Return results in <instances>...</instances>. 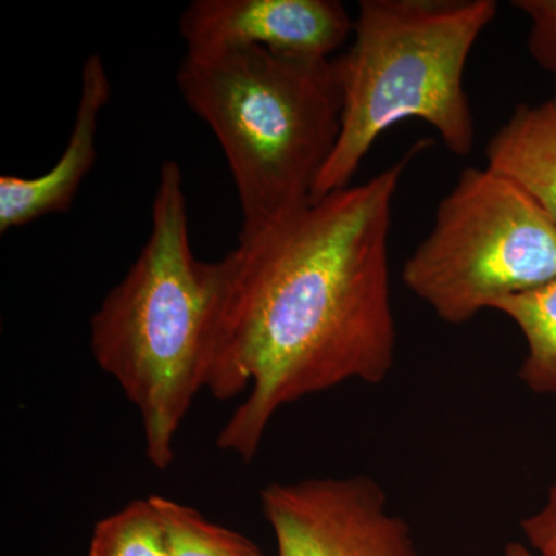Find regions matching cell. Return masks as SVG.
I'll list each match as a JSON object with an SVG mask.
<instances>
[{
	"mask_svg": "<svg viewBox=\"0 0 556 556\" xmlns=\"http://www.w3.org/2000/svg\"><path fill=\"white\" fill-rule=\"evenodd\" d=\"M338 0H193L179 17L188 54L258 47L305 60H332L353 35Z\"/></svg>",
	"mask_w": 556,
	"mask_h": 556,
	"instance_id": "52a82bcc",
	"label": "cell"
},
{
	"mask_svg": "<svg viewBox=\"0 0 556 556\" xmlns=\"http://www.w3.org/2000/svg\"><path fill=\"white\" fill-rule=\"evenodd\" d=\"M177 86L228 160L239 195V241L313 201L342 126V91L332 60L258 47L186 53Z\"/></svg>",
	"mask_w": 556,
	"mask_h": 556,
	"instance_id": "3957f363",
	"label": "cell"
},
{
	"mask_svg": "<svg viewBox=\"0 0 556 556\" xmlns=\"http://www.w3.org/2000/svg\"><path fill=\"white\" fill-rule=\"evenodd\" d=\"M511 5L532 22L527 38L530 56L556 78V0H515Z\"/></svg>",
	"mask_w": 556,
	"mask_h": 556,
	"instance_id": "4fadbf2b",
	"label": "cell"
},
{
	"mask_svg": "<svg viewBox=\"0 0 556 556\" xmlns=\"http://www.w3.org/2000/svg\"><path fill=\"white\" fill-rule=\"evenodd\" d=\"M260 500L277 556H419L412 529L365 475L276 482Z\"/></svg>",
	"mask_w": 556,
	"mask_h": 556,
	"instance_id": "8992f818",
	"label": "cell"
},
{
	"mask_svg": "<svg viewBox=\"0 0 556 556\" xmlns=\"http://www.w3.org/2000/svg\"><path fill=\"white\" fill-rule=\"evenodd\" d=\"M526 546L535 556H556V475L546 503L521 522Z\"/></svg>",
	"mask_w": 556,
	"mask_h": 556,
	"instance_id": "5bb4252c",
	"label": "cell"
},
{
	"mask_svg": "<svg viewBox=\"0 0 556 556\" xmlns=\"http://www.w3.org/2000/svg\"><path fill=\"white\" fill-rule=\"evenodd\" d=\"M225 281V257L193 255L181 167L166 161L149 239L90 320L91 354L137 408L159 470L174 463L179 428L204 391Z\"/></svg>",
	"mask_w": 556,
	"mask_h": 556,
	"instance_id": "7a4b0ae2",
	"label": "cell"
},
{
	"mask_svg": "<svg viewBox=\"0 0 556 556\" xmlns=\"http://www.w3.org/2000/svg\"><path fill=\"white\" fill-rule=\"evenodd\" d=\"M424 146L225 255L204 390L244 399L219 431L223 452L254 459L281 408L350 380L379 386L390 376L397 345L388 254L393 201Z\"/></svg>",
	"mask_w": 556,
	"mask_h": 556,
	"instance_id": "6da1fadb",
	"label": "cell"
},
{
	"mask_svg": "<svg viewBox=\"0 0 556 556\" xmlns=\"http://www.w3.org/2000/svg\"><path fill=\"white\" fill-rule=\"evenodd\" d=\"M172 556H263L254 543L208 521L195 508L163 497Z\"/></svg>",
	"mask_w": 556,
	"mask_h": 556,
	"instance_id": "7c38bea8",
	"label": "cell"
},
{
	"mask_svg": "<svg viewBox=\"0 0 556 556\" xmlns=\"http://www.w3.org/2000/svg\"><path fill=\"white\" fill-rule=\"evenodd\" d=\"M110 94L112 84L104 62L100 54H90L83 65L75 124L61 159L40 177H0V232L22 228L50 214H64L72 207L97 161L100 115Z\"/></svg>",
	"mask_w": 556,
	"mask_h": 556,
	"instance_id": "ba28073f",
	"label": "cell"
},
{
	"mask_svg": "<svg viewBox=\"0 0 556 556\" xmlns=\"http://www.w3.org/2000/svg\"><path fill=\"white\" fill-rule=\"evenodd\" d=\"M89 556H172L163 496L131 501L94 526Z\"/></svg>",
	"mask_w": 556,
	"mask_h": 556,
	"instance_id": "8fae6325",
	"label": "cell"
},
{
	"mask_svg": "<svg viewBox=\"0 0 556 556\" xmlns=\"http://www.w3.org/2000/svg\"><path fill=\"white\" fill-rule=\"evenodd\" d=\"M402 280L442 321L467 324L556 280V223L510 179L468 167L438 204Z\"/></svg>",
	"mask_w": 556,
	"mask_h": 556,
	"instance_id": "5b68a950",
	"label": "cell"
},
{
	"mask_svg": "<svg viewBox=\"0 0 556 556\" xmlns=\"http://www.w3.org/2000/svg\"><path fill=\"white\" fill-rule=\"evenodd\" d=\"M493 311L510 318L525 338L519 379L533 393L556 396V280L501 300Z\"/></svg>",
	"mask_w": 556,
	"mask_h": 556,
	"instance_id": "30bf717a",
	"label": "cell"
},
{
	"mask_svg": "<svg viewBox=\"0 0 556 556\" xmlns=\"http://www.w3.org/2000/svg\"><path fill=\"white\" fill-rule=\"evenodd\" d=\"M495 0H362L345 53L332 58L342 91L338 144L313 200L351 186L380 135L407 119L437 130L456 156L473 149L464 75L495 20Z\"/></svg>",
	"mask_w": 556,
	"mask_h": 556,
	"instance_id": "277c9868",
	"label": "cell"
},
{
	"mask_svg": "<svg viewBox=\"0 0 556 556\" xmlns=\"http://www.w3.org/2000/svg\"><path fill=\"white\" fill-rule=\"evenodd\" d=\"M486 167L510 179L556 223V93L521 104L490 138Z\"/></svg>",
	"mask_w": 556,
	"mask_h": 556,
	"instance_id": "9c48e42d",
	"label": "cell"
},
{
	"mask_svg": "<svg viewBox=\"0 0 556 556\" xmlns=\"http://www.w3.org/2000/svg\"><path fill=\"white\" fill-rule=\"evenodd\" d=\"M504 556H535L529 547L522 543H508Z\"/></svg>",
	"mask_w": 556,
	"mask_h": 556,
	"instance_id": "9a60e30c",
	"label": "cell"
}]
</instances>
